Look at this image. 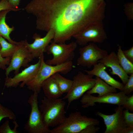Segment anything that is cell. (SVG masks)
Wrapping results in <instances>:
<instances>
[{"instance_id": "obj_11", "label": "cell", "mask_w": 133, "mask_h": 133, "mask_svg": "<svg viewBox=\"0 0 133 133\" xmlns=\"http://www.w3.org/2000/svg\"><path fill=\"white\" fill-rule=\"evenodd\" d=\"M129 96L123 91L118 93H108L100 97H96L84 94L80 100L82 107L86 108L94 106L96 103H107L122 106Z\"/></svg>"}, {"instance_id": "obj_26", "label": "cell", "mask_w": 133, "mask_h": 133, "mask_svg": "<svg viewBox=\"0 0 133 133\" xmlns=\"http://www.w3.org/2000/svg\"><path fill=\"white\" fill-rule=\"evenodd\" d=\"M123 115L125 123L127 127H133V113L125 109L123 110Z\"/></svg>"}, {"instance_id": "obj_21", "label": "cell", "mask_w": 133, "mask_h": 133, "mask_svg": "<svg viewBox=\"0 0 133 133\" xmlns=\"http://www.w3.org/2000/svg\"><path fill=\"white\" fill-rule=\"evenodd\" d=\"M18 43L15 44L8 42L4 38L0 36V51L2 57H11L17 49Z\"/></svg>"}, {"instance_id": "obj_12", "label": "cell", "mask_w": 133, "mask_h": 133, "mask_svg": "<svg viewBox=\"0 0 133 133\" xmlns=\"http://www.w3.org/2000/svg\"><path fill=\"white\" fill-rule=\"evenodd\" d=\"M124 108L122 106H118L115 109V113L110 115L96 112V115L103 120L106 127L104 133H124L127 127L123 116Z\"/></svg>"}, {"instance_id": "obj_7", "label": "cell", "mask_w": 133, "mask_h": 133, "mask_svg": "<svg viewBox=\"0 0 133 133\" xmlns=\"http://www.w3.org/2000/svg\"><path fill=\"white\" fill-rule=\"evenodd\" d=\"M72 37L77 45L83 46L90 42L102 43L107 39V36L102 21H99L87 26Z\"/></svg>"}, {"instance_id": "obj_9", "label": "cell", "mask_w": 133, "mask_h": 133, "mask_svg": "<svg viewBox=\"0 0 133 133\" xmlns=\"http://www.w3.org/2000/svg\"><path fill=\"white\" fill-rule=\"evenodd\" d=\"M79 51L80 56L77 60V65L89 68L108 54L106 50L100 48L94 43L80 48Z\"/></svg>"}, {"instance_id": "obj_5", "label": "cell", "mask_w": 133, "mask_h": 133, "mask_svg": "<svg viewBox=\"0 0 133 133\" xmlns=\"http://www.w3.org/2000/svg\"><path fill=\"white\" fill-rule=\"evenodd\" d=\"M77 46L75 42L66 44L65 43H57L52 40L47 47L45 52L48 54H52L53 57L47 60L46 63L54 65L72 61L75 57V51Z\"/></svg>"}, {"instance_id": "obj_32", "label": "cell", "mask_w": 133, "mask_h": 133, "mask_svg": "<svg viewBox=\"0 0 133 133\" xmlns=\"http://www.w3.org/2000/svg\"><path fill=\"white\" fill-rule=\"evenodd\" d=\"M123 52L126 58L133 63V47L128 50H123Z\"/></svg>"}, {"instance_id": "obj_4", "label": "cell", "mask_w": 133, "mask_h": 133, "mask_svg": "<svg viewBox=\"0 0 133 133\" xmlns=\"http://www.w3.org/2000/svg\"><path fill=\"white\" fill-rule=\"evenodd\" d=\"M100 124L97 119L82 115L81 112L77 111L66 117L62 123L50 130V133H80L89 125Z\"/></svg>"}, {"instance_id": "obj_2", "label": "cell", "mask_w": 133, "mask_h": 133, "mask_svg": "<svg viewBox=\"0 0 133 133\" xmlns=\"http://www.w3.org/2000/svg\"><path fill=\"white\" fill-rule=\"evenodd\" d=\"M66 102L60 98L50 99L45 96L39 106L44 123L46 126L55 127L61 124L65 119Z\"/></svg>"}, {"instance_id": "obj_16", "label": "cell", "mask_w": 133, "mask_h": 133, "mask_svg": "<svg viewBox=\"0 0 133 133\" xmlns=\"http://www.w3.org/2000/svg\"><path fill=\"white\" fill-rule=\"evenodd\" d=\"M106 67L102 63L99 62L93 66L92 70H84L87 74L98 77L110 85L122 91L124 85L110 76L105 70Z\"/></svg>"}, {"instance_id": "obj_28", "label": "cell", "mask_w": 133, "mask_h": 133, "mask_svg": "<svg viewBox=\"0 0 133 133\" xmlns=\"http://www.w3.org/2000/svg\"><path fill=\"white\" fill-rule=\"evenodd\" d=\"M124 6V10L128 19L130 20H132L133 18V3H126Z\"/></svg>"}, {"instance_id": "obj_33", "label": "cell", "mask_w": 133, "mask_h": 133, "mask_svg": "<svg viewBox=\"0 0 133 133\" xmlns=\"http://www.w3.org/2000/svg\"><path fill=\"white\" fill-rule=\"evenodd\" d=\"M10 4L14 8L18 9L20 0H8Z\"/></svg>"}, {"instance_id": "obj_25", "label": "cell", "mask_w": 133, "mask_h": 133, "mask_svg": "<svg viewBox=\"0 0 133 133\" xmlns=\"http://www.w3.org/2000/svg\"><path fill=\"white\" fill-rule=\"evenodd\" d=\"M130 75L127 82L124 85L122 91L127 95L133 91V73Z\"/></svg>"}, {"instance_id": "obj_34", "label": "cell", "mask_w": 133, "mask_h": 133, "mask_svg": "<svg viewBox=\"0 0 133 133\" xmlns=\"http://www.w3.org/2000/svg\"><path fill=\"white\" fill-rule=\"evenodd\" d=\"M133 127H127L124 133H133Z\"/></svg>"}, {"instance_id": "obj_15", "label": "cell", "mask_w": 133, "mask_h": 133, "mask_svg": "<svg viewBox=\"0 0 133 133\" xmlns=\"http://www.w3.org/2000/svg\"><path fill=\"white\" fill-rule=\"evenodd\" d=\"M99 62L102 63L106 67L110 68L111 69L110 73L113 75L117 76L124 85L127 82L129 76L120 66L115 52H111L105 58L99 61Z\"/></svg>"}, {"instance_id": "obj_13", "label": "cell", "mask_w": 133, "mask_h": 133, "mask_svg": "<svg viewBox=\"0 0 133 133\" xmlns=\"http://www.w3.org/2000/svg\"><path fill=\"white\" fill-rule=\"evenodd\" d=\"M38 62L32 65L15 74L13 77H7L5 79L4 86L7 88L17 87L19 85L20 87H23L27 83L32 81L35 77L39 68L41 59L39 58Z\"/></svg>"}, {"instance_id": "obj_6", "label": "cell", "mask_w": 133, "mask_h": 133, "mask_svg": "<svg viewBox=\"0 0 133 133\" xmlns=\"http://www.w3.org/2000/svg\"><path fill=\"white\" fill-rule=\"evenodd\" d=\"M38 94L33 92L28 99L31 110L24 129L29 133H50L51 130L46 126L42 120L38 104Z\"/></svg>"}, {"instance_id": "obj_24", "label": "cell", "mask_w": 133, "mask_h": 133, "mask_svg": "<svg viewBox=\"0 0 133 133\" xmlns=\"http://www.w3.org/2000/svg\"><path fill=\"white\" fill-rule=\"evenodd\" d=\"M15 124L14 128L12 129L9 125V121L7 120L5 121L0 127V133H18L17 130L18 125L15 120L13 122Z\"/></svg>"}, {"instance_id": "obj_36", "label": "cell", "mask_w": 133, "mask_h": 133, "mask_svg": "<svg viewBox=\"0 0 133 133\" xmlns=\"http://www.w3.org/2000/svg\"><path fill=\"white\" fill-rule=\"evenodd\" d=\"M1 0H0V1Z\"/></svg>"}, {"instance_id": "obj_1", "label": "cell", "mask_w": 133, "mask_h": 133, "mask_svg": "<svg viewBox=\"0 0 133 133\" xmlns=\"http://www.w3.org/2000/svg\"><path fill=\"white\" fill-rule=\"evenodd\" d=\"M104 0H31L24 9L35 18L36 28L54 32L52 41L64 43L89 24L102 21Z\"/></svg>"}, {"instance_id": "obj_3", "label": "cell", "mask_w": 133, "mask_h": 133, "mask_svg": "<svg viewBox=\"0 0 133 133\" xmlns=\"http://www.w3.org/2000/svg\"><path fill=\"white\" fill-rule=\"evenodd\" d=\"M39 57L41 64L37 73L32 81L26 84L28 89L38 94L40 93L42 84L45 80L56 73L66 74L71 71L73 66L72 61L54 66L48 65L44 61V53Z\"/></svg>"}, {"instance_id": "obj_20", "label": "cell", "mask_w": 133, "mask_h": 133, "mask_svg": "<svg viewBox=\"0 0 133 133\" xmlns=\"http://www.w3.org/2000/svg\"><path fill=\"white\" fill-rule=\"evenodd\" d=\"M56 82L62 93L68 92L71 90L73 83V80L66 79L60 74L55 73L51 76Z\"/></svg>"}, {"instance_id": "obj_35", "label": "cell", "mask_w": 133, "mask_h": 133, "mask_svg": "<svg viewBox=\"0 0 133 133\" xmlns=\"http://www.w3.org/2000/svg\"></svg>"}, {"instance_id": "obj_17", "label": "cell", "mask_w": 133, "mask_h": 133, "mask_svg": "<svg viewBox=\"0 0 133 133\" xmlns=\"http://www.w3.org/2000/svg\"><path fill=\"white\" fill-rule=\"evenodd\" d=\"M41 88L43 90L45 96L49 99H58L63 94L56 82L51 76L43 82Z\"/></svg>"}, {"instance_id": "obj_27", "label": "cell", "mask_w": 133, "mask_h": 133, "mask_svg": "<svg viewBox=\"0 0 133 133\" xmlns=\"http://www.w3.org/2000/svg\"><path fill=\"white\" fill-rule=\"evenodd\" d=\"M21 9L14 8L9 3L8 0H1L0 1V12L3 10H10L11 11H17Z\"/></svg>"}, {"instance_id": "obj_31", "label": "cell", "mask_w": 133, "mask_h": 133, "mask_svg": "<svg viewBox=\"0 0 133 133\" xmlns=\"http://www.w3.org/2000/svg\"><path fill=\"white\" fill-rule=\"evenodd\" d=\"M1 46L0 45V69H5L6 65H8L11 57L3 58L0 53Z\"/></svg>"}, {"instance_id": "obj_22", "label": "cell", "mask_w": 133, "mask_h": 133, "mask_svg": "<svg viewBox=\"0 0 133 133\" xmlns=\"http://www.w3.org/2000/svg\"><path fill=\"white\" fill-rule=\"evenodd\" d=\"M116 54L119 63L125 72L128 75L133 73V63L125 56L120 46H118Z\"/></svg>"}, {"instance_id": "obj_10", "label": "cell", "mask_w": 133, "mask_h": 133, "mask_svg": "<svg viewBox=\"0 0 133 133\" xmlns=\"http://www.w3.org/2000/svg\"><path fill=\"white\" fill-rule=\"evenodd\" d=\"M26 40L19 42L16 50L13 54L8 66L5 69L6 77L14 71L15 74L19 72L20 68L29 66V63L33 59L26 46Z\"/></svg>"}, {"instance_id": "obj_8", "label": "cell", "mask_w": 133, "mask_h": 133, "mask_svg": "<svg viewBox=\"0 0 133 133\" xmlns=\"http://www.w3.org/2000/svg\"><path fill=\"white\" fill-rule=\"evenodd\" d=\"M93 76L79 71L73 78V83L70 91L62 99H67L68 108L74 101L79 99L94 86L95 81Z\"/></svg>"}, {"instance_id": "obj_29", "label": "cell", "mask_w": 133, "mask_h": 133, "mask_svg": "<svg viewBox=\"0 0 133 133\" xmlns=\"http://www.w3.org/2000/svg\"><path fill=\"white\" fill-rule=\"evenodd\" d=\"M97 125L91 124L87 126L82 130L80 133H96L98 132L100 129Z\"/></svg>"}, {"instance_id": "obj_14", "label": "cell", "mask_w": 133, "mask_h": 133, "mask_svg": "<svg viewBox=\"0 0 133 133\" xmlns=\"http://www.w3.org/2000/svg\"><path fill=\"white\" fill-rule=\"evenodd\" d=\"M45 36L42 37L39 34L35 33L33 35L34 40L32 43L27 42L26 46L32 55L33 59L39 58L44 52H46V49L54 37V32L52 29L47 32Z\"/></svg>"}, {"instance_id": "obj_18", "label": "cell", "mask_w": 133, "mask_h": 133, "mask_svg": "<svg viewBox=\"0 0 133 133\" xmlns=\"http://www.w3.org/2000/svg\"><path fill=\"white\" fill-rule=\"evenodd\" d=\"M95 83L93 87L87 91L86 93L92 94H98L100 97L108 93L117 92L116 89L108 84L100 78L96 77Z\"/></svg>"}, {"instance_id": "obj_19", "label": "cell", "mask_w": 133, "mask_h": 133, "mask_svg": "<svg viewBox=\"0 0 133 133\" xmlns=\"http://www.w3.org/2000/svg\"><path fill=\"white\" fill-rule=\"evenodd\" d=\"M11 11V10H8L0 12V36L6 39L10 43L17 44L18 42L13 41L10 36V34L14 30V27H10L6 21V16Z\"/></svg>"}, {"instance_id": "obj_23", "label": "cell", "mask_w": 133, "mask_h": 133, "mask_svg": "<svg viewBox=\"0 0 133 133\" xmlns=\"http://www.w3.org/2000/svg\"><path fill=\"white\" fill-rule=\"evenodd\" d=\"M6 118L15 120L16 118V116L12 111L3 106L0 102V122Z\"/></svg>"}, {"instance_id": "obj_30", "label": "cell", "mask_w": 133, "mask_h": 133, "mask_svg": "<svg viewBox=\"0 0 133 133\" xmlns=\"http://www.w3.org/2000/svg\"><path fill=\"white\" fill-rule=\"evenodd\" d=\"M125 109L131 111H133V95L129 96L127 99L125 103L122 106Z\"/></svg>"}]
</instances>
